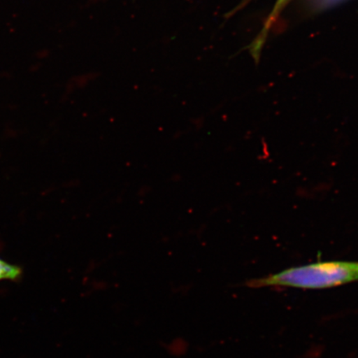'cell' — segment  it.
<instances>
[{
	"mask_svg": "<svg viewBox=\"0 0 358 358\" xmlns=\"http://www.w3.org/2000/svg\"><path fill=\"white\" fill-rule=\"evenodd\" d=\"M355 281H358V262H329L289 268L266 278L250 280L248 286L315 289L335 287Z\"/></svg>",
	"mask_w": 358,
	"mask_h": 358,
	"instance_id": "obj_1",
	"label": "cell"
},
{
	"mask_svg": "<svg viewBox=\"0 0 358 358\" xmlns=\"http://www.w3.org/2000/svg\"><path fill=\"white\" fill-rule=\"evenodd\" d=\"M289 1L290 0H277L274 8H273L270 16H268L266 20V25L264 26L261 34L259 35V38L256 40V42H255L253 47L254 55H257L259 50H261L262 45L266 38L268 30H270L271 27L273 25V24H274V22L280 15V12L283 10V8L286 6V4H287Z\"/></svg>",
	"mask_w": 358,
	"mask_h": 358,
	"instance_id": "obj_2",
	"label": "cell"
},
{
	"mask_svg": "<svg viewBox=\"0 0 358 358\" xmlns=\"http://www.w3.org/2000/svg\"><path fill=\"white\" fill-rule=\"evenodd\" d=\"M187 349H189V344L182 338H174L167 345V352L173 357L186 355Z\"/></svg>",
	"mask_w": 358,
	"mask_h": 358,
	"instance_id": "obj_4",
	"label": "cell"
},
{
	"mask_svg": "<svg viewBox=\"0 0 358 358\" xmlns=\"http://www.w3.org/2000/svg\"><path fill=\"white\" fill-rule=\"evenodd\" d=\"M22 271L21 267L12 265L0 259V281H16L21 278Z\"/></svg>",
	"mask_w": 358,
	"mask_h": 358,
	"instance_id": "obj_3",
	"label": "cell"
}]
</instances>
